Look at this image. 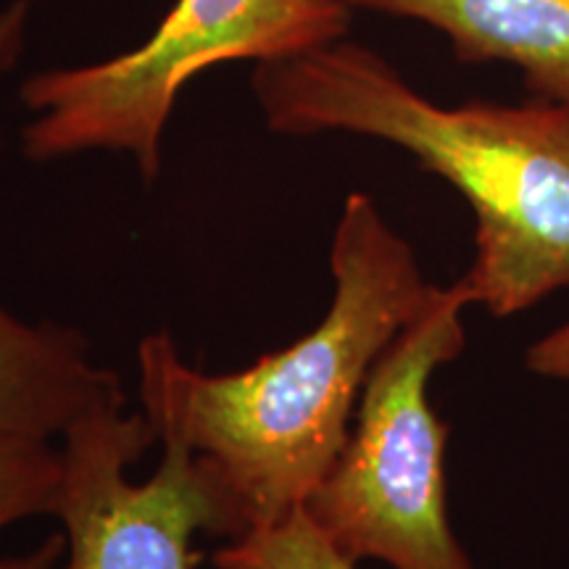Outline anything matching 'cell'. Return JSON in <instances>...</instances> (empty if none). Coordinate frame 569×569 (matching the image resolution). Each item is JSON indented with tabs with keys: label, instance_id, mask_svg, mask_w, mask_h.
<instances>
[{
	"label": "cell",
	"instance_id": "9",
	"mask_svg": "<svg viewBox=\"0 0 569 569\" xmlns=\"http://www.w3.org/2000/svg\"><path fill=\"white\" fill-rule=\"evenodd\" d=\"M61 448L53 440L0 436V532L27 517L56 515Z\"/></svg>",
	"mask_w": 569,
	"mask_h": 569
},
{
	"label": "cell",
	"instance_id": "10",
	"mask_svg": "<svg viewBox=\"0 0 569 569\" xmlns=\"http://www.w3.org/2000/svg\"><path fill=\"white\" fill-rule=\"evenodd\" d=\"M525 369L543 380L569 388V319L532 340L525 351Z\"/></svg>",
	"mask_w": 569,
	"mask_h": 569
},
{
	"label": "cell",
	"instance_id": "12",
	"mask_svg": "<svg viewBox=\"0 0 569 569\" xmlns=\"http://www.w3.org/2000/svg\"><path fill=\"white\" fill-rule=\"evenodd\" d=\"M63 553H67V538L51 536L42 540L40 546H34L32 551L0 559V569H53Z\"/></svg>",
	"mask_w": 569,
	"mask_h": 569
},
{
	"label": "cell",
	"instance_id": "6",
	"mask_svg": "<svg viewBox=\"0 0 569 569\" xmlns=\"http://www.w3.org/2000/svg\"><path fill=\"white\" fill-rule=\"evenodd\" d=\"M122 380L90 359L77 330L27 325L0 306V436L53 440L103 409H124Z\"/></svg>",
	"mask_w": 569,
	"mask_h": 569
},
{
	"label": "cell",
	"instance_id": "11",
	"mask_svg": "<svg viewBox=\"0 0 569 569\" xmlns=\"http://www.w3.org/2000/svg\"><path fill=\"white\" fill-rule=\"evenodd\" d=\"M32 0H11L0 9V80L17 67L27 46Z\"/></svg>",
	"mask_w": 569,
	"mask_h": 569
},
{
	"label": "cell",
	"instance_id": "1",
	"mask_svg": "<svg viewBox=\"0 0 569 569\" xmlns=\"http://www.w3.org/2000/svg\"><path fill=\"white\" fill-rule=\"evenodd\" d=\"M330 309L309 336L230 375L184 365L167 332L138 348L142 415L209 461L251 530L303 509L348 443L367 377L432 284L367 193H348L330 248Z\"/></svg>",
	"mask_w": 569,
	"mask_h": 569
},
{
	"label": "cell",
	"instance_id": "8",
	"mask_svg": "<svg viewBox=\"0 0 569 569\" xmlns=\"http://www.w3.org/2000/svg\"><path fill=\"white\" fill-rule=\"evenodd\" d=\"M211 565L217 569H356V561L343 557L303 509L269 528L227 540L213 551Z\"/></svg>",
	"mask_w": 569,
	"mask_h": 569
},
{
	"label": "cell",
	"instance_id": "2",
	"mask_svg": "<svg viewBox=\"0 0 569 569\" xmlns=\"http://www.w3.org/2000/svg\"><path fill=\"white\" fill-rule=\"evenodd\" d=\"M253 96L272 132H343L415 156L465 196L475 256L459 282L507 319L569 290V109L549 101L440 106L388 59L338 40L256 63Z\"/></svg>",
	"mask_w": 569,
	"mask_h": 569
},
{
	"label": "cell",
	"instance_id": "4",
	"mask_svg": "<svg viewBox=\"0 0 569 569\" xmlns=\"http://www.w3.org/2000/svg\"><path fill=\"white\" fill-rule=\"evenodd\" d=\"M348 32L351 9L340 0H177L132 51L27 77L21 101L34 119L21 130V146L34 161L130 153L151 182L161 172L169 117L190 80L219 63L296 59Z\"/></svg>",
	"mask_w": 569,
	"mask_h": 569
},
{
	"label": "cell",
	"instance_id": "5",
	"mask_svg": "<svg viewBox=\"0 0 569 569\" xmlns=\"http://www.w3.org/2000/svg\"><path fill=\"white\" fill-rule=\"evenodd\" d=\"M146 415L103 409L61 438L56 515L67 538L63 569H198V532L243 538L246 525L209 461L180 440L146 482L127 469L156 443Z\"/></svg>",
	"mask_w": 569,
	"mask_h": 569
},
{
	"label": "cell",
	"instance_id": "7",
	"mask_svg": "<svg viewBox=\"0 0 569 569\" xmlns=\"http://www.w3.org/2000/svg\"><path fill=\"white\" fill-rule=\"evenodd\" d=\"M351 11L419 21L465 63H507L540 101L569 109V0H340Z\"/></svg>",
	"mask_w": 569,
	"mask_h": 569
},
{
	"label": "cell",
	"instance_id": "3",
	"mask_svg": "<svg viewBox=\"0 0 569 569\" xmlns=\"http://www.w3.org/2000/svg\"><path fill=\"white\" fill-rule=\"evenodd\" d=\"M459 280L436 284L417 317L367 377L348 443L303 511L351 561L390 569H475L448 519V425L430 407V380L467 348Z\"/></svg>",
	"mask_w": 569,
	"mask_h": 569
}]
</instances>
